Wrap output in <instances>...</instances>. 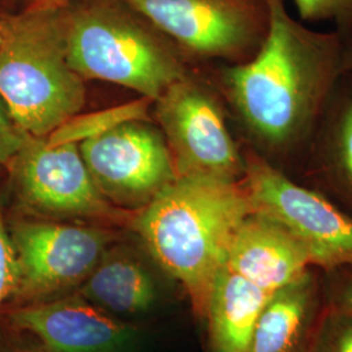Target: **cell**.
Listing matches in <instances>:
<instances>
[{
	"label": "cell",
	"instance_id": "1",
	"mask_svg": "<svg viewBox=\"0 0 352 352\" xmlns=\"http://www.w3.org/2000/svg\"><path fill=\"white\" fill-rule=\"evenodd\" d=\"M267 30L258 50L225 75L244 124L269 157L299 151L330 106L344 72L338 30H317L289 13L286 0H265Z\"/></svg>",
	"mask_w": 352,
	"mask_h": 352
},
{
	"label": "cell",
	"instance_id": "2",
	"mask_svg": "<svg viewBox=\"0 0 352 352\" xmlns=\"http://www.w3.org/2000/svg\"><path fill=\"white\" fill-rule=\"evenodd\" d=\"M253 213L243 182L176 177L135 219L155 261L206 317L209 299L240 225Z\"/></svg>",
	"mask_w": 352,
	"mask_h": 352
},
{
	"label": "cell",
	"instance_id": "3",
	"mask_svg": "<svg viewBox=\"0 0 352 352\" xmlns=\"http://www.w3.org/2000/svg\"><path fill=\"white\" fill-rule=\"evenodd\" d=\"M4 20L0 98L24 133L46 138L85 104L82 78L67 59L64 10L26 8Z\"/></svg>",
	"mask_w": 352,
	"mask_h": 352
},
{
	"label": "cell",
	"instance_id": "4",
	"mask_svg": "<svg viewBox=\"0 0 352 352\" xmlns=\"http://www.w3.org/2000/svg\"><path fill=\"white\" fill-rule=\"evenodd\" d=\"M120 0H93L64 10L65 50L82 80L113 82L157 100L186 74L174 54Z\"/></svg>",
	"mask_w": 352,
	"mask_h": 352
},
{
	"label": "cell",
	"instance_id": "5",
	"mask_svg": "<svg viewBox=\"0 0 352 352\" xmlns=\"http://www.w3.org/2000/svg\"><path fill=\"white\" fill-rule=\"evenodd\" d=\"M253 212L273 219L302 243L314 265L352 266V217L289 179L257 153L245 157L241 179Z\"/></svg>",
	"mask_w": 352,
	"mask_h": 352
},
{
	"label": "cell",
	"instance_id": "6",
	"mask_svg": "<svg viewBox=\"0 0 352 352\" xmlns=\"http://www.w3.org/2000/svg\"><path fill=\"white\" fill-rule=\"evenodd\" d=\"M176 177L239 182L245 158L231 138L219 103L184 76L155 100Z\"/></svg>",
	"mask_w": 352,
	"mask_h": 352
},
{
	"label": "cell",
	"instance_id": "7",
	"mask_svg": "<svg viewBox=\"0 0 352 352\" xmlns=\"http://www.w3.org/2000/svg\"><path fill=\"white\" fill-rule=\"evenodd\" d=\"M122 1L182 47L204 58H251L267 30L265 0Z\"/></svg>",
	"mask_w": 352,
	"mask_h": 352
},
{
	"label": "cell",
	"instance_id": "8",
	"mask_svg": "<svg viewBox=\"0 0 352 352\" xmlns=\"http://www.w3.org/2000/svg\"><path fill=\"white\" fill-rule=\"evenodd\" d=\"M8 166L19 199L34 212L110 222L124 218L126 212L96 186L77 144L28 136Z\"/></svg>",
	"mask_w": 352,
	"mask_h": 352
},
{
	"label": "cell",
	"instance_id": "9",
	"mask_svg": "<svg viewBox=\"0 0 352 352\" xmlns=\"http://www.w3.org/2000/svg\"><path fill=\"white\" fill-rule=\"evenodd\" d=\"M10 235L19 263L16 295L39 302L77 289L113 240L104 228L51 221L14 222Z\"/></svg>",
	"mask_w": 352,
	"mask_h": 352
},
{
	"label": "cell",
	"instance_id": "10",
	"mask_svg": "<svg viewBox=\"0 0 352 352\" xmlns=\"http://www.w3.org/2000/svg\"><path fill=\"white\" fill-rule=\"evenodd\" d=\"M96 186L115 206H145L176 179L171 154L157 129L126 122L80 142Z\"/></svg>",
	"mask_w": 352,
	"mask_h": 352
},
{
	"label": "cell",
	"instance_id": "11",
	"mask_svg": "<svg viewBox=\"0 0 352 352\" xmlns=\"http://www.w3.org/2000/svg\"><path fill=\"white\" fill-rule=\"evenodd\" d=\"M16 327L36 336L50 352H142L139 329L77 294L17 308L10 315Z\"/></svg>",
	"mask_w": 352,
	"mask_h": 352
},
{
	"label": "cell",
	"instance_id": "12",
	"mask_svg": "<svg viewBox=\"0 0 352 352\" xmlns=\"http://www.w3.org/2000/svg\"><path fill=\"white\" fill-rule=\"evenodd\" d=\"M312 265L299 240L273 219L254 212L238 228L226 261L228 269L269 294L304 277Z\"/></svg>",
	"mask_w": 352,
	"mask_h": 352
},
{
	"label": "cell",
	"instance_id": "13",
	"mask_svg": "<svg viewBox=\"0 0 352 352\" xmlns=\"http://www.w3.org/2000/svg\"><path fill=\"white\" fill-rule=\"evenodd\" d=\"M77 295L111 315L149 312L158 289L148 267L129 252H104L100 263L77 287Z\"/></svg>",
	"mask_w": 352,
	"mask_h": 352
},
{
	"label": "cell",
	"instance_id": "14",
	"mask_svg": "<svg viewBox=\"0 0 352 352\" xmlns=\"http://www.w3.org/2000/svg\"><path fill=\"white\" fill-rule=\"evenodd\" d=\"M272 295L225 265L215 279L206 312L212 351L250 352L257 320Z\"/></svg>",
	"mask_w": 352,
	"mask_h": 352
},
{
	"label": "cell",
	"instance_id": "15",
	"mask_svg": "<svg viewBox=\"0 0 352 352\" xmlns=\"http://www.w3.org/2000/svg\"><path fill=\"white\" fill-rule=\"evenodd\" d=\"M316 285L308 272L276 291L257 320L250 352H304L312 331Z\"/></svg>",
	"mask_w": 352,
	"mask_h": 352
},
{
	"label": "cell",
	"instance_id": "16",
	"mask_svg": "<svg viewBox=\"0 0 352 352\" xmlns=\"http://www.w3.org/2000/svg\"><path fill=\"white\" fill-rule=\"evenodd\" d=\"M146 106L148 102L141 101L102 113H90L84 116L76 115L59 128H56L49 136H46V139L51 144H77L78 141L82 142L85 140L100 136L119 124L142 119L146 113Z\"/></svg>",
	"mask_w": 352,
	"mask_h": 352
},
{
	"label": "cell",
	"instance_id": "17",
	"mask_svg": "<svg viewBox=\"0 0 352 352\" xmlns=\"http://www.w3.org/2000/svg\"><path fill=\"white\" fill-rule=\"evenodd\" d=\"M327 164L352 189V96L338 102L327 129Z\"/></svg>",
	"mask_w": 352,
	"mask_h": 352
},
{
	"label": "cell",
	"instance_id": "18",
	"mask_svg": "<svg viewBox=\"0 0 352 352\" xmlns=\"http://www.w3.org/2000/svg\"><path fill=\"white\" fill-rule=\"evenodd\" d=\"M304 352H352V317L331 307L312 327Z\"/></svg>",
	"mask_w": 352,
	"mask_h": 352
},
{
	"label": "cell",
	"instance_id": "19",
	"mask_svg": "<svg viewBox=\"0 0 352 352\" xmlns=\"http://www.w3.org/2000/svg\"><path fill=\"white\" fill-rule=\"evenodd\" d=\"M305 24L330 23L342 34L352 30V0H292Z\"/></svg>",
	"mask_w": 352,
	"mask_h": 352
},
{
	"label": "cell",
	"instance_id": "20",
	"mask_svg": "<svg viewBox=\"0 0 352 352\" xmlns=\"http://www.w3.org/2000/svg\"><path fill=\"white\" fill-rule=\"evenodd\" d=\"M19 287V263L10 231L4 225L0 209V312L7 299L16 295Z\"/></svg>",
	"mask_w": 352,
	"mask_h": 352
},
{
	"label": "cell",
	"instance_id": "21",
	"mask_svg": "<svg viewBox=\"0 0 352 352\" xmlns=\"http://www.w3.org/2000/svg\"><path fill=\"white\" fill-rule=\"evenodd\" d=\"M3 106L6 104L0 98V164H8L21 149L29 135L14 124Z\"/></svg>",
	"mask_w": 352,
	"mask_h": 352
},
{
	"label": "cell",
	"instance_id": "22",
	"mask_svg": "<svg viewBox=\"0 0 352 352\" xmlns=\"http://www.w3.org/2000/svg\"><path fill=\"white\" fill-rule=\"evenodd\" d=\"M331 307L352 317V276L342 280L337 286Z\"/></svg>",
	"mask_w": 352,
	"mask_h": 352
},
{
	"label": "cell",
	"instance_id": "23",
	"mask_svg": "<svg viewBox=\"0 0 352 352\" xmlns=\"http://www.w3.org/2000/svg\"><path fill=\"white\" fill-rule=\"evenodd\" d=\"M75 0H29V10H62Z\"/></svg>",
	"mask_w": 352,
	"mask_h": 352
},
{
	"label": "cell",
	"instance_id": "24",
	"mask_svg": "<svg viewBox=\"0 0 352 352\" xmlns=\"http://www.w3.org/2000/svg\"><path fill=\"white\" fill-rule=\"evenodd\" d=\"M342 36L344 42V71L352 72V30Z\"/></svg>",
	"mask_w": 352,
	"mask_h": 352
},
{
	"label": "cell",
	"instance_id": "25",
	"mask_svg": "<svg viewBox=\"0 0 352 352\" xmlns=\"http://www.w3.org/2000/svg\"><path fill=\"white\" fill-rule=\"evenodd\" d=\"M3 352H50L47 349H45L43 346L41 347H16V349H11L7 351Z\"/></svg>",
	"mask_w": 352,
	"mask_h": 352
},
{
	"label": "cell",
	"instance_id": "26",
	"mask_svg": "<svg viewBox=\"0 0 352 352\" xmlns=\"http://www.w3.org/2000/svg\"><path fill=\"white\" fill-rule=\"evenodd\" d=\"M4 26H6V20H0V42L3 39V34H4Z\"/></svg>",
	"mask_w": 352,
	"mask_h": 352
}]
</instances>
